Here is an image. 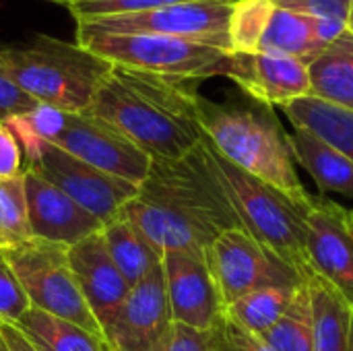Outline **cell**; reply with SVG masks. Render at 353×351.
<instances>
[{"label":"cell","instance_id":"1","mask_svg":"<svg viewBox=\"0 0 353 351\" xmlns=\"http://www.w3.org/2000/svg\"><path fill=\"white\" fill-rule=\"evenodd\" d=\"M161 252H205L225 230L240 228L211 166L207 143L180 159H157L139 192L118 213Z\"/></svg>","mask_w":353,"mask_h":351},{"label":"cell","instance_id":"2","mask_svg":"<svg viewBox=\"0 0 353 351\" xmlns=\"http://www.w3.org/2000/svg\"><path fill=\"white\" fill-rule=\"evenodd\" d=\"M196 95L188 81L112 66L87 114L120 130L153 161L180 159L205 139Z\"/></svg>","mask_w":353,"mask_h":351},{"label":"cell","instance_id":"3","mask_svg":"<svg viewBox=\"0 0 353 351\" xmlns=\"http://www.w3.org/2000/svg\"><path fill=\"white\" fill-rule=\"evenodd\" d=\"M196 120L209 145L246 174L273 186L302 213L310 194L296 170L288 132L273 108L256 101H213L196 95Z\"/></svg>","mask_w":353,"mask_h":351},{"label":"cell","instance_id":"4","mask_svg":"<svg viewBox=\"0 0 353 351\" xmlns=\"http://www.w3.org/2000/svg\"><path fill=\"white\" fill-rule=\"evenodd\" d=\"M0 68L33 101L85 114L112 64L77 41L33 35L0 43Z\"/></svg>","mask_w":353,"mask_h":351},{"label":"cell","instance_id":"5","mask_svg":"<svg viewBox=\"0 0 353 351\" xmlns=\"http://www.w3.org/2000/svg\"><path fill=\"white\" fill-rule=\"evenodd\" d=\"M205 143L215 176L240 221V228L296 269L304 279L310 273L304 248V213L273 186L221 157L207 139Z\"/></svg>","mask_w":353,"mask_h":351},{"label":"cell","instance_id":"6","mask_svg":"<svg viewBox=\"0 0 353 351\" xmlns=\"http://www.w3.org/2000/svg\"><path fill=\"white\" fill-rule=\"evenodd\" d=\"M74 41L112 66L188 83L221 77L230 54L203 41L151 33H77Z\"/></svg>","mask_w":353,"mask_h":351},{"label":"cell","instance_id":"7","mask_svg":"<svg viewBox=\"0 0 353 351\" xmlns=\"http://www.w3.org/2000/svg\"><path fill=\"white\" fill-rule=\"evenodd\" d=\"M33 308L70 321L99 337V323L87 306L70 267L68 246L29 238L17 246H2Z\"/></svg>","mask_w":353,"mask_h":351},{"label":"cell","instance_id":"8","mask_svg":"<svg viewBox=\"0 0 353 351\" xmlns=\"http://www.w3.org/2000/svg\"><path fill=\"white\" fill-rule=\"evenodd\" d=\"M221 302L228 308L242 296L265 288H298L302 275L242 228L221 232L205 250Z\"/></svg>","mask_w":353,"mask_h":351},{"label":"cell","instance_id":"9","mask_svg":"<svg viewBox=\"0 0 353 351\" xmlns=\"http://www.w3.org/2000/svg\"><path fill=\"white\" fill-rule=\"evenodd\" d=\"M234 0H186L153 10L77 21V33H151L203 41L225 52L228 23Z\"/></svg>","mask_w":353,"mask_h":351},{"label":"cell","instance_id":"10","mask_svg":"<svg viewBox=\"0 0 353 351\" xmlns=\"http://www.w3.org/2000/svg\"><path fill=\"white\" fill-rule=\"evenodd\" d=\"M25 168L60 188L103 225L118 217L122 207L139 192L137 184L110 176L50 143H43L27 157Z\"/></svg>","mask_w":353,"mask_h":351},{"label":"cell","instance_id":"11","mask_svg":"<svg viewBox=\"0 0 353 351\" xmlns=\"http://www.w3.org/2000/svg\"><path fill=\"white\" fill-rule=\"evenodd\" d=\"M304 248L310 271L347 304L353 319V211L314 197L304 213Z\"/></svg>","mask_w":353,"mask_h":351},{"label":"cell","instance_id":"12","mask_svg":"<svg viewBox=\"0 0 353 351\" xmlns=\"http://www.w3.org/2000/svg\"><path fill=\"white\" fill-rule=\"evenodd\" d=\"M52 145L110 176L137 186L147 180L153 163V159L120 130L87 112L68 114L64 130Z\"/></svg>","mask_w":353,"mask_h":351},{"label":"cell","instance_id":"13","mask_svg":"<svg viewBox=\"0 0 353 351\" xmlns=\"http://www.w3.org/2000/svg\"><path fill=\"white\" fill-rule=\"evenodd\" d=\"M161 265L130 288L126 300L103 327L110 351H151L172 325Z\"/></svg>","mask_w":353,"mask_h":351},{"label":"cell","instance_id":"14","mask_svg":"<svg viewBox=\"0 0 353 351\" xmlns=\"http://www.w3.org/2000/svg\"><path fill=\"white\" fill-rule=\"evenodd\" d=\"M232 79L246 97L263 106H279L310 95L308 64L273 52H230L223 74Z\"/></svg>","mask_w":353,"mask_h":351},{"label":"cell","instance_id":"15","mask_svg":"<svg viewBox=\"0 0 353 351\" xmlns=\"http://www.w3.org/2000/svg\"><path fill=\"white\" fill-rule=\"evenodd\" d=\"M161 271L165 279L172 321L201 331H211L223 308L205 259V252H163Z\"/></svg>","mask_w":353,"mask_h":351},{"label":"cell","instance_id":"16","mask_svg":"<svg viewBox=\"0 0 353 351\" xmlns=\"http://www.w3.org/2000/svg\"><path fill=\"white\" fill-rule=\"evenodd\" d=\"M23 178H25L29 228L33 238L72 246L101 232L103 223L99 219H95L91 213H87L60 188L37 176L33 170L25 168Z\"/></svg>","mask_w":353,"mask_h":351},{"label":"cell","instance_id":"17","mask_svg":"<svg viewBox=\"0 0 353 351\" xmlns=\"http://www.w3.org/2000/svg\"><path fill=\"white\" fill-rule=\"evenodd\" d=\"M68 259L79 290L103 333L108 321L126 300L130 285L108 254L101 234H93L68 246Z\"/></svg>","mask_w":353,"mask_h":351},{"label":"cell","instance_id":"18","mask_svg":"<svg viewBox=\"0 0 353 351\" xmlns=\"http://www.w3.org/2000/svg\"><path fill=\"white\" fill-rule=\"evenodd\" d=\"M288 143L294 161L310 174L323 192L353 199V159L302 128L288 132Z\"/></svg>","mask_w":353,"mask_h":351},{"label":"cell","instance_id":"19","mask_svg":"<svg viewBox=\"0 0 353 351\" xmlns=\"http://www.w3.org/2000/svg\"><path fill=\"white\" fill-rule=\"evenodd\" d=\"M314 351H350L352 312L343 298L312 271L304 277Z\"/></svg>","mask_w":353,"mask_h":351},{"label":"cell","instance_id":"20","mask_svg":"<svg viewBox=\"0 0 353 351\" xmlns=\"http://www.w3.org/2000/svg\"><path fill=\"white\" fill-rule=\"evenodd\" d=\"M310 95L353 112V29H345L310 64Z\"/></svg>","mask_w":353,"mask_h":351},{"label":"cell","instance_id":"21","mask_svg":"<svg viewBox=\"0 0 353 351\" xmlns=\"http://www.w3.org/2000/svg\"><path fill=\"white\" fill-rule=\"evenodd\" d=\"M283 114L294 128L312 132L323 143L353 159V112L314 95L298 97L285 103Z\"/></svg>","mask_w":353,"mask_h":351},{"label":"cell","instance_id":"22","mask_svg":"<svg viewBox=\"0 0 353 351\" xmlns=\"http://www.w3.org/2000/svg\"><path fill=\"white\" fill-rule=\"evenodd\" d=\"M101 238L112 257L114 265L128 281V285H137L145 275L161 265L163 252L153 246L130 221L124 217H114L101 228Z\"/></svg>","mask_w":353,"mask_h":351},{"label":"cell","instance_id":"23","mask_svg":"<svg viewBox=\"0 0 353 351\" xmlns=\"http://www.w3.org/2000/svg\"><path fill=\"white\" fill-rule=\"evenodd\" d=\"M14 327L39 351H110L103 337L33 306Z\"/></svg>","mask_w":353,"mask_h":351},{"label":"cell","instance_id":"24","mask_svg":"<svg viewBox=\"0 0 353 351\" xmlns=\"http://www.w3.org/2000/svg\"><path fill=\"white\" fill-rule=\"evenodd\" d=\"M323 50L325 46L314 33L312 17L275 6L271 21L261 37L259 52L283 54L310 64Z\"/></svg>","mask_w":353,"mask_h":351},{"label":"cell","instance_id":"25","mask_svg":"<svg viewBox=\"0 0 353 351\" xmlns=\"http://www.w3.org/2000/svg\"><path fill=\"white\" fill-rule=\"evenodd\" d=\"M300 288L302 285H298V288H265V290L250 292V294L242 296L240 300H236L234 304H230L228 308H223V314H228L240 327H244L256 335H263L285 317V312L294 304Z\"/></svg>","mask_w":353,"mask_h":351},{"label":"cell","instance_id":"26","mask_svg":"<svg viewBox=\"0 0 353 351\" xmlns=\"http://www.w3.org/2000/svg\"><path fill=\"white\" fill-rule=\"evenodd\" d=\"M68 122V112L52 106L37 103L33 110L4 122L17 137L23 149V157H31L43 143H54Z\"/></svg>","mask_w":353,"mask_h":351},{"label":"cell","instance_id":"27","mask_svg":"<svg viewBox=\"0 0 353 351\" xmlns=\"http://www.w3.org/2000/svg\"><path fill=\"white\" fill-rule=\"evenodd\" d=\"M273 10V0H234L228 23L232 52H256Z\"/></svg>","mask_w":353,"mask_h":351},{"label":"cell","instance_id":"28","mask_svg":"<svg viewBox=\"0 0 353 351\" xmlns=\"http://www.w3.org/2000/svg\"><path fill=\"white\" fill-rule=\"evenodd\" d=\"M261 337L275 351H314L310 304L304 283L285 317Z\"/></svg>","mask_w":353,"mask_h":351},{"label":"cell","instance_id":"29","mask_svg":"<svg viewBox=\"0 0 353 351\" xmlns=\"http://www.w3.org/2000/svg\"><path fill=\"white\" fill-rule=\"evenodd\" d=\"M29 238L33 236L29 228L25 178L19 174L0 180V246H17Z\"/></svg>","mask_w":353,"mask_h":351},{"label":"cell","instance_id":"30","mask_svg":"<svg viewBox=\"0 0 353 351\" xmlns=\"http://www.w3.org/2000/svg\"><path fill=\"white\" fill-rule=\"evenodd\" d=\"M176 2H186V0H70L64 2L62 6L72 14L74 21H83V19L132 14V12L153 10Z\"/></svg>","mask_w":353,"mask_h":351},{"label":"cell","instance_id":"31","mask_svg":"<svg viewBox=\"0 0 353 351\" xmlns=\"http://www.w3.org/2000/svg\"><path fill=\"white\" fill-rule=\"evenodd\" d=\"M29 308L31 302L0 246V323L17 325Z\"/></svg>","mask_w":353,"mask_h":351},{"label":"cell","instance_id":"32","mask_svg":"<svg viewBox=\"0 0 353 351\" xmlns=\"http://www.w3.org/2000/svg\"><path fill=\"white\" fill-rule=\"evenodd\" d=\"M211 337L215 351H275L261 335L240 327L223 312L211 329Z\"/></svg>","mask_w":353,"mask_h":351},{"label":"cell","instance_id":"33","mask_svg":"<svg viewBox=\"0 0 353 351\" xmlns=\"http://www.w3.org/2000/svg\"><path fill=\"white\" fill-rule=\"evenodd\" d=\"M151 351H215L211 331H201L182 323H172Z\"/></svg>","mask_w":353,"mask_h":351},{"label":"cell","instance_id":"34","mask_svg":"<svg viewBox=\"0 0 353 351\" xmlns=\"http://www.w3.org/2000/svg\"><path fill=\"white\" fill-rule=\"evenodd\" d=\"M37 101H33L2 68H0V122H8L14 116H21L33 110Z\"/></svg>","mask_w":353,"mask_h":351},{"label":"cell","instance_id":"35","mask_svg":"<svg viewBox=\"0 0 353 351\" xmlns=\"http://www.w3.org/2000/svg\"><path fill=\"white\" fill-rule=\"evenodd\" d=\"M23 149L14 132L4 122H0V180L23 174Z\"/></svg>","mask_w":353,"mask_h":351},{"label":"cell","instance_id":"36","mask_svg":"<svg viewBox=\"0 0 353 351\" xmlns=\"http://www.w3.org/2000/svg\"><path fill=\"white\" fill-rule=\"evenodd\" d=\"M0 339L4 341L8 351H39L25 337V333L21 329H17L14 325L0 323Z\"/></svg>","mask_w":353,"mask_h":351},{"label":"cell","instance_id":"37","mask_svg":"<svg viewBox=\"0 0 353 351\" xmlns=\"http://www.w3.org/2000/svg\"><path fill=\"white\" fill-rule=\"evenodd\" d=\"M350 351H353V319H352V341H350Z\"/></svg>","mask_w":353,"mask_h":351},{"label":"cell","instance_id":"38","mask_svg":"<svg viewBox=\"0 0 353 351\" xmlns=\"http://www.w3.org/2000/svg\"><path fill=\"white\" fill-rule=\"evenodd\" d=\"M0 351H8V348L4 345V341H2V339H0Z\"/></svg>","mask_w":353,"mask_h":351},{"label":"cell","instance_id":"39","mask_svg":"<svg viewBox=\"0 0 353 351\" xmlns=\"http://www.w3.org/2000/svg\"><path fill=\"white\" fill-rule=\"evenodd\" d=\"M50 2H56V4H64V2H70V0H50Z\"/></svg>","mask_w":353,"mask_h":351}]
</instances>
